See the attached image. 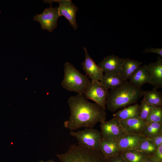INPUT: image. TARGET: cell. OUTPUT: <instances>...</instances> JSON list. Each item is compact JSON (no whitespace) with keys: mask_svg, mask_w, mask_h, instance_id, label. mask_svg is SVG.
I'll return each mask as SVG.
<instances>
[{"mask_svg":"<svg viewBox=\"0 0 162 162\" xmlns=\"http://www.w3.org/2000/svg\"><path fill=\"white\" fill-rule=\"evenodd\" d=\"M68 103L70 115L64 124L71 131L83 127L93 128L98 123L106 120L105 110L97 103L89 102L83 94L70 97Z\"/></svg>","mask_w":162,"mask_h":162,"instance_id":"1","label":"cell"},{"mask_svg":"<svg viewBox=\"0 0 162 162\" xmlns=\"http://www.w3.org/2000/svg\"><path fill=\"white\" fill-rule=\"evenodd\" d=\"M142 91L141 88L136 87L126 81L109 92L106 107L109 111L115 112L120 109L136 104L142 96Z\"/></svg>","mask_w":162,"mask_h":162,"instance_id":"2","label":"cell"},{"mask_svg":"<svg viewBox=\"0 0 162 162\" xmlns=\"http://www.w3.org/2000/svg\"><path fill=\"white\" fill-rule=\"evenodd\" d=\"M60 162H109L99 150H92L74 144L64 153L57 155Z\"/></svg>","mask_w":162,"mask_h":162,"instance_id":"3","label":"cell"},{"mask_svg":"<svg viewBox=\"0 0 162 162\" xmlns=\"http://www.w3.org/2000/svg\"><path fill=\"white\" fill-rule=\"evenodd\" d=\"M64 78L61 85L70 92L83 94L90 81L87 75L83 74L69 62L64 64Z\"/></svg>","mask_w":162,"mask_h":162,"instance_id":"4","label":"cell"},{"mask_svg":"<svg viewBox=\"0 0 162 162\" xmlns=\"http://www.w3.org/2000/svg\"><path fill=\"white\" fill-rule=\"evenodd\" d=\"M69 134L77 140L79 145L92 150H99L102 135L100 131L92 128L83 130L71 131Z\"/></svg>","mask_w":162,"mask_h":162,"instance_id":"5","label":"cell"},{"mask_svg":"<svg viewBox=\"0 0 162 162\" xmlns=\"http://www.w3.org/2000/svg\"><path fill=\"white\" fill-rule=\"evenodd\" d=\"M109 91L98 80H91L83 93L85 98L91 100L105 110L106 102Z\"/></svg>","mask_w":162,"mask_h":162,"instance_id":"6","label":"cell"},{"mask_svg":"<svg viewBox=\"0 0 162 162\" xmlns=\"http://www.w3.org/2000/svg\"><path fill=\"white\" fill-rule=\"evenodd\" d=\"M58 7H50L45 9L40 14L34 16L33 19L39 22L43 30L52 32L57 26V20L60 17Z\"/></svg>","mask_w":162,"mask_h":162,"instance_id":"7","label":"cell"},{"mask_svg":"<svg viewBox=\"0 0 162 162\" xmlns=\"http://www.w3.org/2000/svg\"><path fill=\"white\" fill-rule=\"evenodd\" d=\"M44 2L51 4L52 3H58V7L60 16H63L69 21L70 24L75 30L78 28L76 16L78 8L70 0H44Z\"/></svg>","mask_w":162,"mask_h":162,"instance_id":"8","label":"cell"},{"mask_svg":"<svg viewBox=\"0 0 162 162\" xmlns=\"http://www.w3.org/2000/svg\"><path fill=\"white\" fill-rule=\"evenodd\" d=\"M100 128L103 139L117 141L125 134L122 128L119 119L116 117L101 123Z\"/></svg>","mask_w":162,"mask_h":162,"instance_id":"9","label":"cell"},{"mask_svg":"<svg viewBox=\"0 0 162 162\" xmlns=\"http://www.w3.org/2000/svg\"><path fill=\"white\" fill-rule=\"evenodd\" d=\"M125 59L111 55L104 58L98 65L104 74H119L121 73Z\"/></svg>","mask_w":162,"mask_h":162,"instance_id":"10","label":"cell"},{"mask_svg":"<svg viewBox=\"0 0 162 162\" xmlns=\"http://www.w3.org/2000/svg\"><path fill=\"white\" fill-rule=\"evenodd\" d=\"M158 57L155 62H151L146 66L149 78V84L157 89L162 88V59Z\"/></svg>","mask_w":162,"mask_h":162,"instance_id":"11","label":"cell"},{"mask_svg":"<svg viewBox=\"0 0 162 162\" xmlns=\"http://www.w3.org/2000/svg\"><path fill=\"white\" fill-rule=\"evenodd\" d=\"M84 50L85 58L82 63L83 70L92 80L100 81L104 74L103 70L91 57L86 49L84 47Z\"/></svg>","mask_w":162,"mask_h":162,"instance_id":"12","label":"cell"},{"mask_svg":"<svg viewBox=\"0 0 162 162\" xmlns=\"http://www.w3.org/2000/svg\"><path fill=\"white\" fill-rule=\"evenodd\" d=\"M119 119L122 128L125 134L141 135L146 124V122L140 117L127 119Z\"/></svg>","mask_w":162,"mask_h":162,"instance_id":"13","label":"cell"},{"mask_svg":"<svg viewBox=\"0 0 162 162\" xmlns=\"http://www.w3.org/2000/svg\"><path fill=\"white\" fill-rule=\"evenodd\" d=\"M145 138L141 135L125 134L117 142L122 151L137 149L140 143Z\"/></svg>","mask_w":162,"mask_h":162,"instance_id":"14","label":"cell"},{"mask_svg":"<svg viewBox=\"0 0 162 162\" xmlns=\"http://www.w3.org/2000/svg\"><path fill=\"white\" fill-rule=\"evenodd\" d=\"M99 150L107 158L117 155L122 151L117 141L103 138L100 141Z\"/></svg>","mask_w":162,"mask_h":162,"instance_id":"15","label":"cell"},{"mask_svg":"<svg viewBox=\"0 0 162 162\" xmlns=\"http://www.w3.org/2000/svg\"><path fill=\"white\" fill-rule=\"evenodd\" d=\"M129 82L136 87L140 88L149 82V78L146 65L141 66L129 80Z\"/></svg>","mask_w":162,"mask_h":162,"instance_id":"16","label":"cell"},{"mask_svg":"<svg viewBox=\"0 0 162 162\" xmlns=\"http://www.w3.org/2000/svg\"><path fill=\"white\" fill-rule=\"evenodd\" d=\"M126 81L120 74H104L100 82L108 89H112L120 86Z\"/></svg>","mask_w":162,"mask_h":162,"instance_id":"17","label":"cell"},{"mask_svg":"<svg viewBox=\"0 0 162 162\" xmlns=\"http://www.w3.org/2000/svg\"><path fill=\"white\" fill-rule=\"evenodd\" d=\"M140 105L138 103L130 105L113 115L114 117L121 119H127L140 117Z\"/></svg>","mask_w":162,"mask_h":162,"instance_id":"18","label":"cell"},{"mask_svg":"<svg viewBox=\"0 0 162 162\" xmlns=\"http://www.w3.org/2000/svg\"><path fill=\"white\" fill-rule=\"evenodd\" d=\"M142 62L129 58H125L120 74L126 81H128Z\"/></svg>","mask_w":162,"mask_h":162,"instance_id":"19","label":"cell"},{"mask_svg":"<svg viewBox=\"0 0 162 162\" xmlns=\"http://www.w3.org/2000/svg\"><path fill=\"white\" fill-rule=\"evenodd\" d=\"M120 154L127 162H143L150 156L137 149L122 151Z\"/></svg>","mask_w":162,"mask_h":162,"instance_id":"20","label":"cell"},{"mask_svg":"<svg viewBox=\"0 0 162 162\" xmlns=\"http://www.w3.org/2000/svg\"><path fill=\"white\" fill-rule=\"evenodd\" d=\"M142 96H144V98L148 104L155 107H162V93L158 91L157 88L154 87L151 91H142Z\"/></svg>","mask_w":162,"mask_h":162,"instance_id":"21","label":"cell"},{"mask_svg":"<svg viewBox=\"0 0 162 162\" xmlns=\"http://www.w3.org/2000/svg\"><path fill=\"white\" fill-rule=\"evenodd\" d=\"M162 134V123H146L141 135L147 138Z\"/></svg>","mask_w":162,"mask_h":162,"instance_id":"22","label":"cell"},{"mask_svg":"<svg viewBox=\"0 0 162 162\" xmlns=\"http://www.w3.org/2000/svg\"><path fill=\"white\" fill-rule=\"evenodd\" d=\"M156 149L154 144L150 140L145 138L139 144L137 150L152 155Z\"/></svg>","mask_w":162,"mask_h":162,"instance_id":"23","label":"cell"},{"mask_svg":"<svg viewBox=\"0 0 162 162\" xmlns=\"http://www.w3.org/2000/svg\"><path fill=\"white\" fill-rule=\"evenodd\" d=\"M146 122L162 123V107H155L152 109L147 117Z\"/></svg>","mask_w":162,"mask_h":162,"instance_id":"24","label":"cell"},{"mask_svg":"<svg viewBox=\"0 0 162 162\" xmlns=\"http://www.w3.org/2000/svg\"><path fill=\"white\" fill-rule=\"evenodd\" d=\"M155 107L148 104L143 98L140 105V117L146 122L150 112Z\"/></svg>","mask_w":162,"mask_h":162,"instance_id":"25","label":"cell"},{"mask_svg":"<svg viewBox=\"0 0 162 162\" xmlns=\"http://www.w3.org/2000/svg\"><path fill=\"white\" fill-rule=\"evenodd\" d=\"M151 156L157 162H162V144L156 149L154 154Z\"/></svg>","mask_w":162,"mask_h":162,"instance_id":"26","label":"cell"},{"mask_svg":"<svg viewBox=\"0 0 162 162\" xmlns=\"http://www.w3.org/2000/svg\"><path fill=\"white\" fill-rule=\"evenodd\" d=\"M146 139L150 140L154 144L156 149L160 145L162 144V134Z\"/></svg>","mask_w":162,"mask_h":162,"instance_id":"27","label":"cell"},{"mask_svg":"<svg viewBox=\"0 0 162 162\" xmlns=\"http://www.w3.org/2000/svg\"><path fill=\"white\" fill-rule=\"evenodd\" d=\"M144 53H152L157 54L160 56H162V49L161 48H146L144 51Z\"/></svg>","mask_w":162,"mask_h":162,"instance_id":"28","label":"cell"},{"mask_svg":"<svg viewBox=\"0 0 162 162\" xmlns=\"http://www.w3.org/2000/svg\"><path fill=\"white\" fill-rule=\"evenodd\" d=\"M108 158L109 162H127L121 156L120 153L115 156Z\"/></svg>","mask_w":162,"mask_h":162,"instance_id":"29","label":"cell"},{"mask_svg":"<svg viewBox=\"0 0 162 162\" xmlns=\"http://www.w3.org/2000/svg\"><path fill=\"white\" fill-rule=\"evenodd\" d=\"M143 162H157L151 156L148 157Z\"/></svg>","mask_w":162,"mask_h":162,"instance_id":"30","label":"cell"},{"mask_svg":"<svg viewBox=\"0 0 162 162\" xmlns=\"http://www.w3.org/2000/svg\"><path fill=\"white\" fill-rule=\"evenodd\" d=\"M38 162H58L52 159H49L48 160L44 161L43 160L39 161Z\"/></svg>","mask_w":162,"mask_h":162,"instance_id":"31","label":"cell"}]
</instances>
